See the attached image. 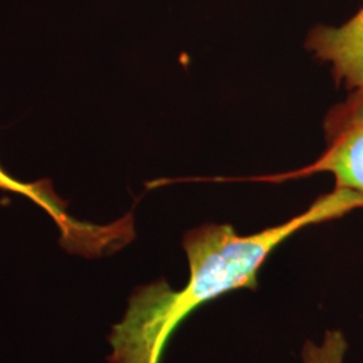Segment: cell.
<instances>
[{
  "mask_svg": "<svg viewBox=\"0 0 363 363\" xmlns=\"http://www.w3.org/2000/svg\"><path fill=\"white\" fill-rule=\"evenodd\" d=\"M306 49L331 65L337 85L349 91L363 88V7L340 26L313 27Z\"/></svg>",
  "mask_w": 363,
  "mask_h": 363,
  "instance_id": "3957f363",
  "label": "cell"
},
{
  "mask_svg": "<svg viewBox=\"0 0 363 363\" xmlns=\"http://www.w3.org/2000/svg\"><path fill=\"white\" fill-rule=\"evenodd\" d=\"M323 130L325 151L313 163L250 181L284 182L325 172L334 178V189L363 195V88L350 91L346 100L327 112Z\"/></svg>",
  "mask_w": 363,
  "mask_h": 363,
  "instance_id": "7a4b0ae2",
  "label": "cell"
},
{
  "mask_svg": "<svg viewBox=\"0 0 363 363\" xmlns=\"http://www.w3.org/2000/svg\"><path fill=\"white\" fill-rule=\"evenodd\" d=\"M0 189L18 193V194L26 195L27 198H30L37 205L45 208L52 216L54 220L58 223L62 233L65 234L66 240L70 235H73V241H76V238H77L79 252H82L85 255H96V256L115 252V247L112 245L109 247L101 240H97L88 234L81 233L79 230H76V228L81 230H96L100 226L84 225L81 222L72 220L66 214L65 203L54 193L50 181L45 179V181L35 182V183H23V182L13 178L0 166Z\"/></svg>",
  "mask_w": 363,
  "mask_h": 363,
  "instance_id": "277c9868",
  "label": "cell"
},
{
  "mask_svg": "<svg viewBox=\"0 0 363 363\" xmlns=\"http://www.w3.org/2000/svg\"><path fill=\"white\" fill-rule=\"evenodd\" d=\"M349 342L340 330H327L319 342L307 340L301 349V363H346Z\"/></svg>",
  "mask_w": 363,
  "mask_h": 363,
  "instance_id": "5b68a950",
  "label": "cell"
},
{
  "mask_svg": "<svg viewBox=\"0 0 363 363\" xmlns=\"http://www.w3.org/2000/svg\"><path fill=\"white\" fill-rule=\"evenodd\" d=\"M363 208V195L337 190L280 225L242 235L229 223H203L183 237L189 280L172 289L164 280L138 288L111 334L109 363H160L175 330L195 310L235 289H256L259 272L276 247L298 230Z\"/></svg>",
  "mask_w": 363,
  "mask_h": 363,
  "instance_id": "6da1fadb",
  "label": "cell"
}]
</instances>
